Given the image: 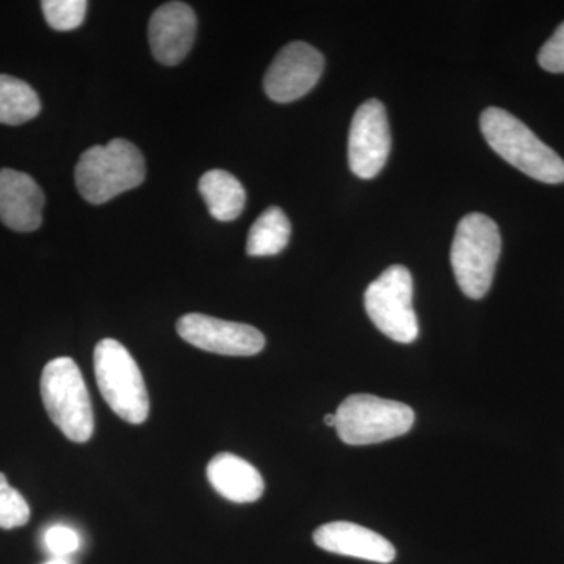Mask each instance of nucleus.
Segmentation results:
<instances>
[{"mask_svg":"<svg viewBox=\"0 0 564 564\" xmlns=\"http://www.w3.org/2000/svg\"><path fill=\"white\" fill-rule=\"evenodd\" d=\"M489 147L519 172L544 184L564 182V161L510 111L488 107L480 117Z\"/></svg>","mask_w":564,"mask_h":564,"instance_id":"1","label":"nucleus"},{"mask_svg":"<svg viewBox=\"0 0 564 564\" xmlns=\"http://www.w3.org/2000/svg\"><path fill=\"white\" fill-rule=\"evenodd\" d=\"M144 177L147 163L143 154L124 139L91 147L80 155L76 166L77 191L85 202L96 206L139 187Z\"/></svg>","mask_w":564,"mask_h":564,"instance_id":"2","label":"nucleus"},{"mask_svg":"<svg viewBox=\"0 0 564 564\" xmlns=\"http://www.w3.org/2000/svg\"><path fill=\"white\" fill-rule=\"evenodd\" d=\"M41 399L51 421L69 441L87 443L95 433L90 393L79 366L70 358H55L41 373Z\"/></svg>","mask_w":564,"mask_h":564,"instance_id":"3","label":"nucleus"},{"mask_svg":"<svg viewBox=\"0 0 564 564\" xmlns=\"http://www.w3.org/2000/svg\"><path fill=\"white\" fill-rule=\"evenodd\" d=\"M502 251L499 226L484 214L463 217L452 243L451 262L464 295L484 299L491 289Z\"/></svg>","mask_w":564,"mask_h":564,"instance_id":"4","label":"nucleus"},{"mask_svg":"<svg viewBox=\"0 0 564 564\" xmlns=\"http://www.w3.org/2000/svg\"><path fill=\"white\" fill-rule=\"evenodd\" d=\"M95 373L104 400L118 417L140 425L150 415V395L135 359L124 345L102 339L95 348Z\"/></svg>","mask_w":564,"mask_h":564,"instance_id":"5","label":"nucleus"},{"mask_svg":"<svg viewBox=\"0 0 564 564\" xmlns=\"http://www.w3.org/2000/svg\"><path fill=\"white\" fill-rule=\"evenodd\" d=\"M414 419V411L408 404L355 393L337 408L334 429L345 444H380L410 432Z\"/></svg>","mask_w":564,"mask_h":564,"instance_id":"6","label":"nucleus"},{"mask_svg":"<svg viewBox=\"0 0 564 564\" xmlns=\"http://www.w3.org/2000/svg\"><path fill=\"white\" fill-rule=\"evenodd\" d=\"M414 282L410 270L392 265L367 288L364 306L373 325L389 339L413 344L419 322L413 306Z\"/></svg>","mask_w":564,"mask_h":564,"instance_id":"7","label":"nucleus"},{"mask_svg":"<svg viewBox=\"0 0 564 564\" xmlns=\"http://www.w3.org/2000/svg\"><path fill=\"white\" fill-rule=\"evenodd\" d=\"M391 152V131L383 102L369 99L352 117L348 135V165L361 180L381 173Z\"/></svg>","mask_w":564,"mask_h":564,"instance_id":"8","label":"nucleus"},{"mask_svg":"<svg viewBox=\"0 0 564 564\" xmlns=\"http://www.w3.org/2000/svg\"><path fill=\"white\" fill-rule=\"evenodd\" d=\"M176 329L185 343L215 355L254 356L265 347V337L254 326L220 321L210 315H182Z\"/></svg>","mask_w":564,"mask_h":564,"instance_id":"9","label":"nucleus"},{"mask_svg":"<svg viewBox=\"0 0 564 564\" xmlns=\"http://www.w3.org/2000/svg\"><path fill=\"white\" fill-rule=\"evenodd\" d=\"M325 58L321 51L303 41L282 47L267 70L263 88L274 102L288 104L303 98L321 80Z\"/></svg>","mask_w":564,"mask_h":564,"instance_id":"10","label":"nucleus"},{"mask_svg":"<svg viewBox=\"0 0 564 564\" xmlns=\"http://www.w3.org/2000/svg\"><path fill=\"white\" fill-rule=\"evenodd\" d=\"M195 11L184 2H169L152 13L150 44L155 61L165 66L180 65L195 43Z\"/></svg>","mask_w":564,"mask_h":564,"instance_id":"11","label":"nucleus"},{"mask_svg":"<svg viewBox=\"0 0 564 564\" xmlns=\"http://www.w3.org/2000/svg\"><path fill=\"white\" fill-rule=\"evenodd\" d=\"M46 203L39 184L28 173L0 170V221L18 232H32L43 223Z\"/></svg>","mask_w":564,"mask_h":564,"instance_id":"12","label":"nucleus"},{"mask_svg":"<svg viewBox=\"0 0 564 564\" xmlns=\"http://www.w3.org/2000/svg\"><path fill=\"white\" fill-rule=\"evenodd\" d=\"M314 543L332 554L388 564L395 560V547L386 538L366 527L337 521L318 527Z\"/></svg>","mask_w":564,"mask_h":564,"instance_id":"13","label":"nucleus"},{"mask_svg":"<svg viewBox=\"0 0 564 564\" xmlns=\"http://www.w3.org/2000/svg\"><path fill=\"white\" fill-rule=\"evenodd\" d=\"M212 488L236 503H251L261 499L265 484L261 473L240 456L218 454L207 466Z\"/></svg>","mask_w":564,"mask_h":564,"instance_id":"14","label":"nucleus"},{"mask_svg":"<svg viewBox=\"0 0 564 564\" xmlns=\"http://www.w3.org/2000/svg\"><path fill=\"white\" fill-rule=\"evenodd\" d=\"M209 214L218 221H232L240 217L247 203L243 185L225 170L204 173L198 184Z\"/></svg>","mask_w":564,"mask_h":564,"instance_id":"15","label":"nucleus"},{"mask_svg":"<svg viewBox=\"0 0 564 564\" xmlns=\"http://www.w3.org/2000/svg\"><path fill=\"white\" fill-rule=\"evenodd\" d=\"M292 226L280 207H269L248 232L247 254L252 258L276 256L289 245Z\"/></svg>","mask_w":564,"mask_h":564,"instance_id":"16","label":"nucleus"},{"mask_svg":"<svg viewBox=\"0 0 564 564\" xmlns=\"http://www.w3.org/2000/svg\"><path fill=\"white\" fill-rule=\"evenodd\" d=\"M41 102L31 85L0 74V124L20 126L39 117Z\"/></svg>","mask_w":564,"mask_h":564,"instance_id":"17","label":"nucleus"},{"mask_svg":"<svg viewBox=\"0 0 564 564\" xmlns=\"http://www.w3.org/2000/svg\"><path fill=\"white\" fill-rule=\"evenodd\" d=\"M44 18L54 31H76L85 21L88 2L85 0H44L41 2Z\"/></svg>","mask_w":564,"mask_h":564,"instance_id":"18","label":"nucleus"},{"mask_svg":"<svg viewBox=\"0 0 564 564\" xmlns=\"http://www.w3.org/2000/svg\"><path fill=\"white\" fill-rule=\"evenodd\" d=\"M31 508L17 489L11 488L6 475L0 473V529L11 530L28 524Z\"/></svg>","mask_w":564,"mask_h":564,"instance_id":"19","label":"nucleus"},{"mask_svg":"<svg viewBox=\"0 0 564 564\" xmlns=\"http://www.w3.org/2000/svg\"><path fill=\"white\" fill-rule=\"evenodd\" d=\"M538 63L549 73H564V22L556 29L554 35L541 47Z\"/></svg>","mask_w":564,"mask_h":564,"instance_id":"20","label":"nucleus"},{"mask_svg":"<svg viewBox=\"0 0 564 564\" xmlns=\"http://www.w3.org/2000/svg\"><path fill=\"white\" fill-rule=\"evenodd\" d=\"M46 545L54 555H69L79 549V536L69 527L55 525L47 530Z\"/></svg>","mask_w":564,"mask_h":564,"instance_id":"21","label":"nucleus"},{"mask_svg":"<svg viewBox=\"0 0 564 564\" xmlns=\"http://www.w3.org/2000/svg\"><path fill=\"white\" fill-rule=\"evenodd\" d=\"M325 423L328 426H336V413L326 415Z\"/></svg>","mask_w":564,"mask_h":564,"instance_id":"22","label":"nucleus"},{"mask_svg":"<svg viewBox=\"0 0 564 564\" xmlns=\"http://www.w3.org/2000/svg\"><path fill=\"white\" fill-rule=\"evenodd\" d=\"M46 564H69V563H66L65 560H52V562L46 563Z\"/></svg>","mask_w":564,"mask_h":564,"instance_id":"23","label":"nucleus"}]
</instances>
